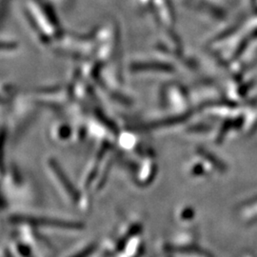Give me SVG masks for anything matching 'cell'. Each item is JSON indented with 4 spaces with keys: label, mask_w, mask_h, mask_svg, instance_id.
Instances as JSON below:
<instances>
[{
    "label": "cell",
    "mask_w": 257,
    "mask_h": 257,
    "mask_svg": "<svg viewBox=\"0 0 257 257\" xmlns=\"http://www.w3.org/2000/svg\"><path fill=\"white\" fill-rule=\"evenodd\" d=\"M47 172L51 176L53 182H55L58 189H60L66 196H72L73 187L71 186L70 180H68L67 176L62 171V168L59 166L58 162L53 157L47 158L46 163Z\"/></svg>",
    "instance_id": "1"
},
{
    "label": "cell",
    "mask_w": 257,
    "mask_h": 257,
    "mask_svg": "<svg viewBox=\"0 0 257 257\" xmlns=\"http://www.w3.org/2000/svg\"><path fill=\"white\" fill-rule=\"evenodd\" d=\"M130 70L133 73H147V72H157V73H174L175 68L174 65L160 60H150V61H135L130 65Z\"/></svg>",
    "instance_id": "2"
},
{
    "label": "cell",
    "mask_w": 257,
    "mask_h": 257,
    "mask_svg": "<svg viewBox=\"0 0 257 257\" xmlns=\"http://www.w3.org/2000/svg\"><path fill=\"white\" fill-rule=\"evenodd\" d=\"M74 132H73L72 128L68 125V123L61 121L55 123L50 131V136L52 140L59 144L69 141L74 136Z\"/></svg>",
    "instance_id": "3"
},
{
    "label": "cell",
    "mask_w": 257,
    "mask_h": 257,
    "mask_svg": "<svg viewBox=\"0 0 257 257\" xmlns=\"http://www.w3.org/2000/svg\"><path fill=\"white\" fill-rule=\"evenodd\" d=\"M18 49V45L16 42H12V41H8L7 44H5L4 42H2V52L6 51L7 53H11L14 52Z\"/></svg>",
    "instance_id": "4"
}]
</instances>
